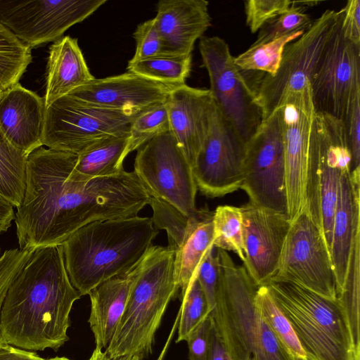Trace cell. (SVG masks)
Segmentation results:
<instances>
[{
    "mask_svg": "<svg viewBox=\"0 0 360 360\" xmlns=\"http://www.w3.org/2000/svg\"><path fill=\"white\" fill-rule=\"evenodd\" d=\"M106 0H0V22L29 48L56 41Z\"/></svg>",
    "mask_w": 360,
    "mask_h": 360,
    "instance_id": "9a60e30c",
    "label": "cell"
},
{
    "mask_svg": "<svg viewBox=\"0 0 360 360\" xmlns=\"http://www.w3.org/2000/svg\"><path fill=\"white\" fill-rule=\"evenodd\" d=\"M316 3L319 2L292 1L288 11L261 27L257 39L252 45L265 44L298 32H306L313 22L310 16L305 13L306 7L314 6Z\"/></svg>",
    "mask_w": 360,
    "mask_h": 360,
    "instance_id": "8d00e7d4",
    "label": "cell"
},
{
    "mask_svg": "<svg viewBox=\"0 0 360 360\" xmlns=\"http://www.w3.org/2000/svg\"><path fill=\"white\" fill-rule=\"evenodd\" d=\"M27 157L0 131V197L16 208L26 188Z\"/></svg>",
    "mask_w": 360,
    "mask_h": 360,
    "instance_id": "83f0119b",
    "label": "cell"
},
{
    "mask_svg": "<svg viewBox=\"0 0 360 360\" xmlns=\"http://www.w3.org/2000/svg\"><path fill=\"white\" fill-rule=\"evenodd\" d=\"M77 154L44 146L27 157L26 188L15 214L21 250L60 245L96 221L133 217L150 195L134 172L81 181Z\"/></svg>",
    "mask_w": 360,
    "mask_h": 360,
    "instance_id": "6da1fadb",
    "label": "cell"
},
{
    "mask_svg": "<svg viewBox=\"0 0 360 360\" xmlns=\"http://www.w3.org/2000/svg\"><path fill=\"white\" fill-rule=\"evenodd\" d=\"M176 342L186 340L190 333L209 316L205 295L195 277L181 300Z\"/></svg>",
    "mask_w": 360,
    "mask_h": 360,
    "instance_id": "74e56055",
    "label": "cell"
},
{
    "mask_svg": "<svg viewBox=\"0 0 360 360\" xmlns=\"http://www.w3.org/2000/svg\"><path fill=\"white\" fill-rule=\"evenodd\" d=\"M205 0H160L153 19L162 55H191L194 44L211 26Z\"/></svg>",
    "mask_w": 360,
    "mask_h": 360,
    "instance_id": "44dd1931",
    "label": "cell"
},
{
    "mask_svg": "<svg viewBox=\"0 0 360 360\" xmlns=\"http://www.w3.org/2000/svg\"><path fill=\"white\" fill-rule=\"evenodd\" d=\"M46 360H71V359H68L66 357H58V356H56V357L51 358V359H46Z\"/></svg>",
    "mask_w": 360,
    "mask_h": 360,
    "instance_id": "f907efd6",
    "label": "cell"
},
{
    "mask_svg": "<svg viewBox=\"0 0 360 360\" xmlns=\"http://www.w3.org/2000/svg\"><path fill=\"white\" fill-rule=\"evenodd\" d=\"M292 4L290 0L245 1L246 24L255 33L264 23L288 11Z\"/></svg>",
    "mask_w": 360,
    "mask_h": 360,
    "instance_id": "f35d334b",
    "label": "cell"
},
{
    "mask_svg": "<svg viewBox=\"0 0 360 360\" xmlns=\"http://www.w3.org/2000/svg\"><path fill=\"white\" fill-rule=\"evenodd\" d=\"M213 214L207 207L201 208L195 226L175 250L174 275L181 300L196 277L206 253L213 246Z\"/></svg>",
    "mask_w": 360,
    "mask_h": 360,
    "instance_id": "484cf974",
    "label": "cell"
},
{
    "mask_svg": "<svg viewBox=\"0 0 360 360\" xmlns=\"http://www.w3.org/2000/svg\"><path fill=\"white\" fill-rule=\"evenodd\" d=\"M192 56L158 55L147 59L129 60L127 72L174 88L185 84L189 76Z\"/></svg>",
    "mask_w": 360,
    "mask_h": 360,
    "instance_id": "f546056e",
    "label": "cell"
},
{
    "mask_svg": "<svg viewBox=\"0 0 360 360\" xmlns=\"http://www.w3.org/2000/svg\"><path fill=\"white\" fill-rule=\"evenodd\" d=\"M213 245L225 251H232L245 259L240 207L221 205L213 214Z\"/></svg>",
    "mask_w": 360,
    "mask_h": 360,
    "instance_id": "d590c367",
    "label": "cell"
},
{
    "mask_svg": "<svg viewBox=\"0 0 360 360\" xmlns=\"http://www.w3.org/2000/svg\"><path fill=\"white\" fill-rule=\"evenodd\" d=\"M136 274L137 266L127 273L101 283L88 293L91 302L88 322L96 347L106 349L110 342L124 311Z\"/></svg>",
    "mask_w": 360,
    "mask_h": 360,
    "instance_id": "cb8c5ba5",
    "label": "cell"
},
{
    "mask_svg": "<svg viewBox=\"0 0 360 360\" xmlns=\"http://www.w3.org/2000/svg\"><path fill=\"white\" fill-rule=\"evenodd\" d=\"M271 279L292 282L324 297L337 299L333 264L323 231L304 210L291 221Z\"/></svg>",
    "mask_w": 360,
    "mask_h": 360,
    "instance_id": "8fae6325",
    "label": "cell"
},
{
    "mask_svg": "<svg viewBox=\"0 0 360 360\" xmlns=\"http://www.w3.org/2000/svg\"><path fill=\"white\" fill-rule=\"evenodd\" d=\"M136 49L132 61H139L161 54L162 44L153 19L140 23L133 34Z\"/></svg>",
    "mask_w": 360,
    "mask_h": 360,
    "instance_id": "60d3db41",
    "label": "cell"
},
{
    "mask_svg": "<svg viewBox=\"0 0 360 360\" xmlns=\"http://www.w3.org/2000/svg\"><path fill=\"white\" fill-rule=\"evenodd\" d=\"M1 91H0V94H1Z\"/></svg>",
    "mask_w": 360,
    "mask_h": 360,
    "instance_id": "f5cc1de1",
    "label": "cell"
},
{
    "mask_svg": "<svg viewBox=\"0 0 360 360\" xmlns=\"http://www.w3.org/2000/svg\"><path fill=\"white\" fill-rule=\"evenodd\" d=\"M219 282L209 314L232 360H292L256 307L257 286L244 266L217 248Z\"/></svg>",
    "mask_w": 360,
    "mask_h": 360,
    "instance_id": "277c9868",
    "label": "cell"
},
{
    "mask_svg": "<svg viewBox=\"0 0 360 360\" xmlns=\"http://www.w3.org/2000/svg\"><path fill=\"white\" fill-rule=\"evenodd\" d=\"M149 205L153 210L155 226L166 231L169 245L175 250L192 231L201 212L200 208L195 216L189 217L170 203L153 196H150Z\"/></svg>",
    "mask_w": 360,
    "mask_h": 360,
    "instance_id": "e575fe53",
    "label": "cell"
},
{
    "mask_svg": "<svg viewBox=\"0 0 360 360\" xmlns=\"http://www.w3.org/2000/svg\"><path fill=\"white\" fill-rule=\"evenodd\" d=\"M13 207L0 197V234L6 232L15 219Z\"/></svg>",
    "mask_w": 360,
    "mask_h": 360,
    "instance_id": "7dc6e473",
    "label": "cell"
},
{
    "mask_svg": "<svg viewBox=\"0 0 360 360\" xmlns=\"http://www.w3.org/2000/svg\"><path fill=\"white\" fill-rule=\"evenodd\" d=\"M304 32H298L265 44L252 45L234 58V62L243 70L260 72L274 77L279 68L286 45L297 39Z\"/></svg>",
    "mask_w": 360,
    "mask_h": 360,
    "instance_id": "d6a6232c",
    "label": "cell"
},
{
    "mask_svg": "<svg viewBox=\"0 0 360 360\" xmlns=\"http://www.w3.org/2000/svg\"><path fill=\"white\" fill-rule=\"evenodd\" d=\"M245 143L217 108L207 137L192 166L202 195L219 198L240 188Z\"/></svg>",
    "mask_w": 360,
    "mask_h": 360,
    "instance_id": "e0dca14e",
    "label": "cell"
},
{
    "mask_svg": "<svg viewBox=\"0 0 360 360\" xmlns=\"http://www.w3.org/2000/svg\"><path fill=\"white\" fill-rule=\"evenodd\" d=\"M81 296L69 279L60 245L32 250L1 307L4 340L27 351H57L69 340L70 311Z\"/></svg>",
    "mask_w": 360,
    "mask_h": 360,
    "instance_id": "7a4b0ae2",
    "label": "cell"
},
{
    "mask_svg": "<svg viewBox=\"0 0 360 360\" xmlns=\"http://www.w3.org/2000/svg\"><path fill=\"white\" fill-rule=\"evenodd\" d=\"M128 135L101 140L77 154L73 176L79 181H88L124 172Z\"/></svg>",
    "mask_w": 360,
    "mask_h": 360,
    "instance_id": "4316f807",
    "label": "cell"
},
{
    "mask_svg": "<svg viewBox=\"0 0 360 360\" xmlns=\"http://www.w3.org/2000/svg\"><path fill=\"white\" fill-rule=\"evenodd\" d=\"M137 113L101 108L68 94L46 108L42 144L77 155L101 140L129 134Z\"/></svg>",
    "mask_w": 360,
    "mask_h": 360,
    "instance_id": "ba28073f",
    "label": "cell"
},
{
    "mask_svg": "<svg viewBox=\"0 0 360 360\" xmlns=\"http://www.w3.org/2000/svg\"><path fill=\"white\" fill-rule=\"evenodd\" d=\"M180 315H181V308H179V310L177 313V315H176V319L174 322V324H173V326L172 328V330L169 333V335L168 336V338L165 342V345L162 349V350L161 351L158 358L157 359V360H163L164 359V356H165L166 353H167V351L168 349V347H169V345L174 337V333H175V330L178 327V324H179V319H180Z\"/></svg>",
    "mask_w": 360,
    "mask_h": 360,
    "instance_id": "681fc988",
    "label": "cell"
},
{
    "mask_svg": "<svg viewBox=\"0 0 360 360\" xmlns=\"http://www.w3.org/2000/svg\"><path fill=\"white\" fill-rule=\"evenodd\" d=\"M340 16V11L326 10L300 37L286 45L274 77L257 75L253 89L262 122L277 109L285 94L310 82Z\"/></svg>",
    "mask_w": 360,
    "mask_h": 360,
    "instance_id": "30bf717a",
    "label": "cell"
},
{
    "mask_svg": "<svg viewBox=\"0 0 360 360\" xmlns=\"http://www.w3.org/2000/svg\"><path fill=\"white\" fill-rule=\"evenodd\" d=\"M31 60V49L0 22V91L18 84Z\"/></svg>",
    "mask_w": 360,
    "mask_h": 360,
    "instance_id": "4dcf8cb0",
    "label": "cell"
},
{
    "mask_svg": "<svg viewBox=\"0 0 360 360\" xmlns=\"http://www.w3.org/2000/svg\"><path fill=\"white\" fill-rule=\"evenodd\" d=\"M310 81L315 112L345 121L360 97V44L347 39L342 12Z\"/></svg>",
    "mask_w": 360,
    "mask_h": 360,
    "instance_id": "5bb4252c",
    "label": "cell"
},
{
    "mask_svg": "<svg viewBox=\"0 0 360 360\" xmlns=\"http://www.w3.org/2000/svg\"><path fill=\"white\" fill-rule=\"evenodd\" d=\"M255 302L265 322L287 352L292 357L306 358L289 321L276 304L266 285L258 287Z\"/></svg>",
    "mask_w": 360,
    "mask_h": 360,
    "instance_id": "1f68e13d",
    "label": "cell"
},
{
    "mask_svg": "<svg viewBox=\"0 0 360 360\" xmlns=\"http://www.w3.org/2000/svg\"><path fill=\"white\" fill-rule=\"evenodd\" d=\"M158 233L152 218L139 216L89 223L60 244L73 287L82 295L134 269Z\"/></svg>",
    "mask_w": 360,
    "mask_h": 360,
    "instance_id": "3957f363",
    "label": "cell"
},
{
    "mask_svg": "<svg viewBox=\"0 0 360 360\" xmlns=\"http://www.w3.org/2000/svg\"><path fill=\"white\" fill-rule=\"evenodd\" d=\"M199 51L215 105L245 144L261 125L262 115L245 71L236 65L228 44L221 37L202 36Z\"/></svg>",
    "mask_w": 360,
    "mask_h": 360,
    "instance_id": "9c48e42d",
    "label": "cell"
},
{
    "mask_svg": "<svg viewBox=\"0 0 360 360\" xmlns=\"http://www.w3.org/2000/svg\"><path fill=\"white\" fill-rule=\"evenodd\" d=\"M352 153L345 123L315 112L311 123L304 210L323 231L330 254L340 174L350 171Z\"/></svg>",
    "mask_w": 360,
    "mask_h": 360,
    "instance_id": "52a82bcc",
    "label": "cell"
},
{
    "mask_svg": "<svg viewBox=\"0 0 360 360\" xmlns=\"http://www.w3.org/2000/svg\"><path fill=\"white\" fill-rule=\"evenodd\" d=\"M134 172L150 196L170 203L189 217L198 213L192 167L170 131L137 150Z\"/></svg>",
    "mask_w": 360,
    "mask_h": 360,
    "instance_id": "7c38bea8",
    "label": "cell"
},
{
    "mask_svg": "<svg viewBox=\"0 0 360 360\" xmlns=\"http://www.w3.org/2000/svg\"><path fill=\"white\" fill-rule=\"evenodd\" d=\"M337 299L350 330L355 356L360 360V230L354 235L345 280Z\"/></svg>",
    "mask_w": 360,
    "mask_h": 360,
    "instance_id": "f1b7e54d",
    "label": "cell"
},
{
    "mask_svg": "<svg viewBox=\"0 0 360 360\" xmlns=\"http://www.w3.org/2000/svg\"><path fill=\"white\" fill-rule=\"evenodd\" d=\"M196 278L205 295L209 312L211 314L216 306L219 282L218 256L217 248L214 245L206 253L199 267Z\"/></svg>",
    "mask_w": 360,
    "mask_h": 360,
    "instance_id": "ab89813d",
    "label": "cell"
},
{
    "mask_svg": "<svg viewBox=\"0 0 360 360\" xmlns=\"http://www.w3.org/2000/svg\"><path fill=\"white\" fill-rule=\"evenodd\" d=\"M165 105L170 132L192 167L217 109L212 94L209 89L185 84L171 89Z\"/></svg>",
    "mask_w": 360,
    "mask_h": 360,
    "instance_id": "d6986e66",
    "label": "cell"
},
{
    "mask_svg": "<svg viewBox=\"0 0 360 360\" xmlns=\"http://www.w3.org/2000/svg\"><path fill=\"white\" fill-rule=\"evenodd\" d=\"M89 360H143L137 356H124L117 359H110L102 349L97 347L93 351Z\"/></svg>",
    "mask_w": 360,
    "mask_h": 360,
    "instance_id": "c3c4849f",
    "label": "cell"
},
{
    "mask_svg": "<svg viewBox=\"0 0 360 360\" xmlns=\"http://www.w3.org/2000/svg\"><path fill=\"white\" fill-rule=\"evenodd\" d=\"M277 109L283 134L288 216L292 221L305 204L309 136L315 113L310 82L285 94Z\"/></svg>",
    "mask_w": 360,
    "mask_h": 360,
    "instance_id": "2e32d148",
    "label": "cell"
},
{
    "mask_svg": "<svg viewBox=\"0 0 360 360\" xmlns=\"http://www.w3.org/2000/svg\"><path fill=\"white\" fill-rule=\"evenodd\" d=\"M352 153L350 172L360 169V97L344 122Z\"/></svg>",
    "mask_w": 360,
    "mask_h": 360,
    "instance_id": "7bdbcfd3",
    "label": "cell"
},
{
    "mask_svg": "<svg viewBox=\"0 0 360 360\" xmlns=\"http://www.w3.org/2000/svg\"><path fill=\"white\" fill-rule=\"evenodd\" d=\"M175 249L152 245L137 265V274L115 333L105 353L110 359L153 352L155 335L177 288L174 275Z\"/></svg>",
    "mask_w": 360,
    "mask_h": 360,
    "instance_id": "5b68a950",
    "label": "cell"
},
{
    "mask_svg": "<svg viewBox=\"0 0 360 360\" xmlns=\"http://www.w3.org/2000/svg\"><path fill=\"white\" fill-rule=\"evenodd\" d=\"M46 108L58 98L95 79L90 72L77 39L65 36L49 49L46 67Z\"/></svg>",
    "mask_w": 360,
    "mask_h": 360,
    "instance_id": "d4e9b609",
    "label": "cell"
},
{
    "mask_svg": "<svg viewBox=\"0 0 360 360\" xmlns=\"http://www.w3.org/2000/svg\"><path fill=\"white\" fill-rule=\"evenodd\" d=\"M172 88L132 72L94 79L69 94L90 104L139 112L165 103Z\"/></svg>",
    "mask_w": 360,
    "mask_h": 360,
    "instance_id": "ffe728a7",
    "label": "cell"
},
{
    "mask_svg": "<svg viewBox=\"0 0 360 360\" xmlns=\"http://www.w3.org/2000/svg\"><path fill=\"white\" fill-rule=\"evenodd\" d=\"M169 131V122L165 102L141 110L130 124L127 156L152 139Z\"/></svg>",
    "mask_w": 360,
    "mask_h": 360,
    "instance_id": "836d02e7",
    "label": "cell"
},
{
    "mask_svg": "<svg viewBox=\"0 0 360 360\" xmlns=\"http://www.w3.org/2000/svg\"><path fill=\"white\" fill-rule=\"evenodd\" d=\"M212 323L211 317L207 316L188 335L186 341L189 360H207Z\"/></svg>",
    "mask_w": 360,
    "mask_h": 360,
    "instance_id": "b9f144b4",
    "label": "cell"
},
{
    "mask_svg": "<svg viewBox=\"0 0 360 360\" xmlns=\"http://www.w3.org/2000/svg\"><path fill=\"white\" fill-rule=\"evenodd\" d=\"M244 247V267L257 286L274 276L291 221L286 214L250 201L240 207Z\"/></svg>",
    "mask_w": 360,
    "mask_h": 360,
    "instance_id": "ac0fdd59",
    "label": "cell"
},
{
    "mask_svg": "<svg viewBox=\"0 0 360 360\" xmlns=\"http://www.w3.org/2000/svg\"><path fill=\"white\" fill-rule=\"evenodd\" d=\"M0 360H46L36 352L6 345L0 347Z\"/></svg>",
    "mask_w": 360,
    "mask_h": 360,
    "instance_id": "bcb514c9",
    "label": "cell"
},
{
    "mask_svg": "<svg viewBox=\"0 0 360 360\" xmlns=\"http://www.w3.org/2000/svg\"><path fill=\"white\" fill-rule=\"evenodd\" d=\"M360 229V170L340 174L334 214L330 257L333 264L336 294L342 290L345 280L352 241Z\"/></svg>",
    "mask_w": 360,
    "mask_h": 360,
    "instance_id": "603a6c76",
    "label": "cell"
},
{
    "mask_svg": "<svg viewBox=\"0 0 360 360\" xmlns=\"http://www.w3.org/2000/svg\"><path fill=\"white\" fill-rule=\"evenodd\" d=\"M210 343L207 360H232L222 339L214 327L213 321L210 331Z\"/></svg>",
    "mask_w": 360,
    "mask_h": 360,
    "instance_id": "f6af8a7d",
    "label": "cell"
},
{
    "mask_svg": "<svg viewBox=\"0 0 360 360\" xmlns=\"http://www.w3.org/2000/svg\"><path fill=\"white\" fill-rule=\"evenodd\" d=\"M45 115L44 97L19 83L0 94V131L28 155L43 146Z\"/></svg>",
    "mask_w": 360,
    "mask_h": 360,
    "instance_id": "7402d4cb",
    "label": "cell"
},
{
    "mask_svg": "<svg viewBox=\"0 0 360 360\" xmlns=\"http://www.w3.org/2000/svg\"><path fill=\"white\" fill-rule=\"evenodd\" d=\"M341 12V29L344 37L354 44H360V1H348Z\"/></svg>",
    "mask_w": 360,
    "mask_h": 360,
    "instance_id": "ee69618b",
    "label": "cell"
},
{
    "mask_svg": "<svg viewBox=\"0 0 360 360\" xmlns=\"http://www.w3.org/2000/svg\"><path fill=\"white\" fill-rule=\"evenodd\" d=\"M292 360H311V359H309L308 357H306V358H304V359L295 358V357H292Z\"/></svg>",
    "mask_w": 360,
    "mask_h": 360,
    "instance_id": "816d5d0a",
    "label": "cell"
},
{
    "mask_svg": "<svg viewBox=\"0 0 360 360\" xmlns=\"http://www.w3.org/2000/svg\"><path fill=\"white\" fill-rule=\"evenodd\" d=\"M240 189L249 201L288 215L282 127L276 109L245 145Z\"/></svg>",
    "mask_w": 360,
    "mask_h": 360,
    "instance_id": "4fadbf2b",
    "label": "cell"
},
{
    "mask_svg": "<svg viewBox=\"0 0 360 360\" xmlns=\"http://www.w3.org/2000/svg\"><path fill=\"white\" fill-rule=\"evenodd\" d=\"M311 360H359L338 299L324 297L295 283L270 280L266 285Z\"/></svg>",
    "mask_w": 360,
    "mask_h": 360,
    "instance_id": "8992f818",
    "label": "cell"
}]
</instances>
